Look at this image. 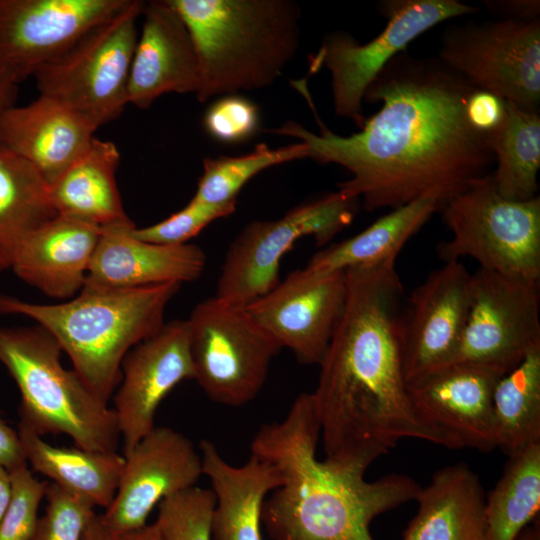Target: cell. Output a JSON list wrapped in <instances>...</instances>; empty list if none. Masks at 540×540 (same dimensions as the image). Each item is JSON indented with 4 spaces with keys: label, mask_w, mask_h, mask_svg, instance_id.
<instances>
[{
    "label": "cell",
    "mask_w": 540,
    "mask_h": 540,
    "mask_svg": "<svg viewBox=\"0 0 540 540\" xmlns=\"http://www.w3.org/2000/svg\"><path fill=\"white\" fill-rule=\"evenodd\" d=\"M470 276L460 261L444 262L411 292L400 317L408 384L450 363L466 323Z\"/></svg>",
    "instance_id": "cell-18"
},
{
    "label": "cell",
    "mask_w": 540,
    "mask_h": 540,
    "mask_svg": "<svg viewBox=\"0 0 540 540\" xmlns=\"http://www.w3.org/2000/svg\"><path fill=\"white\" fill-rule=\"evenodd\" d=\"M9 473L12 497L0 523V540H30L48 482L36 479L27 464Z\"/></svg>",
    "instance_id": "cell-37"
},
{
    "label": "cell",
    "mask_w": 540,
    "mask_h": 540,
    "mask_svg": "<svg viewBox=\"0 0 540 540\" xmlns=\"http://www.w3.org/2000/svg\"><path fill=\"white\" fill-rule=\"evenodd\" d=\"M45 497V514L38 518L30 540H81L95 507L53 482H48Z\"/></svg>",
    "instance_id": "cell-35"
},
{
    "label": "cell",
    "mask_w": 540,
    "mask_h": 540,
    "mask_svg": "<svg viewBox=\"0 0 540 540\" xmlns=\"http://www.w3.org/2000/svg\"><path fill=\"white\" fill-rule=\"evenodd\" d=\"M57 215L39 172L0 146V273L11 269L25 239Z\"/></svg>",
    "instance_id": "cell-29"
},
{
    "label": "cell",
    "mask_w": 540,
    "mask_h": 540,
    "mask_svg": "<svg viewBox=\"0 0 540 540\" xmlns=\"http://www.w3.org/2000/svg\"><path fill=\"white\" fill-rule=\"evenodd\" d=\"M119 538L120 540H163L155 522Z\"/></svg>",
    "instance_id": "cell-45"
},
{
    "label": "cell",
    "mask_w": 540,
    "mask_h": 540,
    "mask_svg": "<svg viewBox=\"0 0 540 540\" xmlns=\"http://www.w3.org/2000/svg\"><path fill=\"white\" fill-rule=\"evenodd\" d=\"M18 82L5 68L0 66V113L13 106L17 94Z\"/></svg>",
    "instance_id": "cell-43"
},
{
    "label": "cell",
    "mask_w": 540,
    "mask_h": 540,
    "mask_svg": "<svg viewBox=\"0 0 540 540\" xmlns=\"http://www.w3.org/2000/svg\"><path fill=\"white\" fill-rule=\"evenodd\" d=\"M144 5L127 0L40 68L33 76L39 95L64 104L97 129L119 117L128 104L127 84L138 39L136 21Z\"/></svg>",
    "instance_id": "cell-7"
},
{
    "label": "cell",
    "mask_w": 540,
    "mask_h": 540,
    "mask_svg": "<svg viewBox=\"0 0 540 540\" xmlns=\"http://www.w3.org/2000/svg\"><path fill=\"white\" fill-rule=\"evenodd\" d=\"M468 116L472 124L482 132L489 133L501 122L505 112V100L497 95L477 89L468 101Z\"/></svg>",
    "instance_id": "cell-39"
},
{
    "label": "cell",
    "mask_w": 540,
    "mask_h": 540,
    "mask_svg": "<svg viewBox=\"0 0 540 540\" xmlns=\"http://www.w3.org/2000/svg\"><path fill=\"white\" fill-rule=\"evenodd\" d=\"M476 90L437 57H415L404 50L366 90L364 101L382 105L359 132H332L311 104L319 133L292 121L274 133L299 139L307 158L349 171L351 177L338 183V191L362 200L367 211L427 197L442 207L493 172L488 133L468 116Z\"/></svg>",
    "instance_id": "cell-1"
},
{
    "label": "cell",
    "mask_w": 540,
    "mask_h": 540,
    "mask_svg": "<svg viewBox=\"0 0 540 540\" xmlns=\"http://www.w3.org/2000/svg\"><path fill=\"white\" fill-rule=\"evenodd\" d=\"M25 464L27 461L18 432L0 414V465L10 472Z\"/></svg>",
    "instance_id": "cell-41"
},
{
    "label": "cell",
    "mask_w": 540,
    "mask_h": 540,
    "mask_svg": "<svg viewBox=\"0 0 540 540\" xmlns=\"http://www.w3.org/2000/svg\"><path fill=\"white\" fill-rule=\"evenodd\" d=\"M187 379H194L187 320L165 323L125 355L112 396L123 456L155 427L160 403Z\"/></svg>",
    "instance_id": "cell-17"
},
{
    "label": "cell",
    "mask_w": 540,
    "mask_h": 540,
    "mask_svg": "<svg viewBox=\"0 0 540 540\" xmlns=\"http://www.w3.org/2000/svg\"><path fill=\"white\" fill-rule=\"evenodd\" d=\"M538 347L540 280L478 268L470 276L466 323L449 364H473L503 376Z\"/></svg>",
    "instance_id": "cell-13"
},
{
    "label": "cell",
    "mask_w": 540,
    "mask_h": 540,
    "mask_svg": "<svg viewBox=\"0 0 540 540\" xmlns=\"http://www.w3.org/2000/svg\"><path fill=\"white\" fill-rule=\"evenodd\" d=\"M180 287L171 282L123 290L82 288L58 304L0 294V313L28 317L49 332L87 387L109 404L125 355L162 328L166 307Z\"/></svg>",
    "instance_id": "cell-5"
},
{
    "label": "cell",
    "mask_w": 540,
    "mask_h": 540,
    "mask_svg": "<svg viewBox=\"0 0 540 540\" xmlns=\"http://www.w3.org/2000/svg\"><path fill=\"white\" fill-rule=\"evenodd\" d=\"M237 202L211 205L191 199L181 210L151 226L133 229L136 238L159 245H181L213 221L235 211Z\"/></svg>",
    "instance_id": "cell-36"
},
{
    "label": "cell",
    "mask_w": 540,
    "mask_h": 540,
    "mask_svg": "<svg viewBox=\"0 0 540 540\" xmlns=\"http://www.w3.org/2000/svg\"><path fill=\"white\" fill-rule=\"evenodd\" d=\"M307 158L302 142L279 148L258 144L250 153L240 156H217L203 159L200 176L193 200L223 205L237 202L244 185L263 170L289 161Z\"/></svg>",
    "instance_id": "cell-33"
},
{
    "label": "cell",
    "mask_w": 540,
    "mask_h": 540,
    "mask_svg": "<svg viewBox=\"0 0 540 540\" xmlns=\"http://www.w3.org/2000/svg\"><path fill=\"white\" fill-rule=\"evenodd\" d=\"M158 506L155 524L163 540H212V490L194 486L162 500Z\"/></svg>",
    "instance_id": "cell-34"
},
{
    "label": "cell",
    "mask_w": 540,
    "mask_h": 540,
    "mask_svg": "<svg viewBox=\"0 0 540 540\" xmlns=\"http://www.w3.org/2000/svg\"><path fill=\"white\" fill-rule=\"evenodd\" d=\"M484 3L490 13L501 19H540L539 0H488Z\"/></svg>",
    "instance_id": "cell-40"
},
{
    "label": "cell",
    "mask_w": 540,
    "mask_h": 540,
    "mask_svg": "<svg viewBox=\"0 0 540 540\" xmlns=\"http://www.w3.org/2000/svg\"><path fill=\"white\" fill-rule=\"evenodd\" d=\"M199 62L200 102L272 85L299 47L301 11L290 0H169Z\"/></svg>",
    "instance_id": "cell-4"
},
{
    "label": "cell",
    "mask_w": 540,
    "mask_h": 540,
    "mask_svg": "<svg viewBox=\"0 0 540 540\" xmlns=\"http://www.w3.org/2000/svg\"><path fill=\"white\" fill-rule=\"evenodd\" d=\"M81 540H120L105 524L102 514L91 516Z\"/></svg>",
    "instance_id": "cell-42"
},
{
    "label": "cell",
    "mask_w": 540,
    "mask_h": 540,
    "mask_svg": "<svg viewBox=\"0 0 540 540\" xmlns=\"http://www.w3.org/2000/svg\"><path fill=\"white\" fill-rule=\"evenodd\" d=\"M203 124L212 138L225 143H237L256 132L259 124L258 107L242 96L226 95L207 109Z\"/></svg>",
    "instance_id": "cell-38"
},
{
    "label": "cell",
    "mask_w": 540,
    "mask_h": 540,
    "mask_svg": "<svg viewBox=\"0 0 540 540\" xmlns=\"http://www.w3.org/2000/svg\"><path fill=\"white\" fill-rule=\"evenodd\" d=\"M487 143L495 158L491 176L499 194L515 201L538 196L540 113L505 101L504 116L488 133Z\"/></svg>",
    "instance_id": "cell-30"
},
{
    "label": "cell",
    "mask_w": 540,
    "mask_h": 540,
    "mask_svg": "<svg viewBox=\"0 0 540 540\" xmlns=\"http://www.w3.org/2000/svg\"><path fill=\"white\" fill-rule=\"evenodd\" d=\"M516 540H539V526H527Z\"/></svg>",
    "instance_id": "cell-46"
},
{
    "label": "cell",
    "mask_w": 540,
    "mask_h": 540,
    "mask_svg": "<svg viewBox=\"0 0 540 540\" xmlns=\"http://www.w3.org/2000/svg\"><path fill=\"white\" fill-rule=\"evenodd\" d=\"M117 146L93 138L88 148L50 186L58 215L103 227L129 219L116 181Z\"/></svg>",
    "instance_id": "cell-26"
},
{
    "label": "cell",
    "mask_w": 540,
    "mask_h": 540,
    "mask_svg": "<svg viewBox=\"0 0 540 540\" xmlns=\"http://www.w3.org/2000/svg\"><path fill=\"white\" fill-rule=\"evenodd\" d=\"M142 32L135 46L127 103L147 109L167 93H196L197 54L182 18L169 0L145 3Z\"/></svg>",
    "instance_id": "cell-21"
},
{
    "label": "cell",
    "mask_w": 540,
    "mask_h": 540,
    "mask_svg": "<svg viewBox=\"0 0 540 540\" xmlns=\"http://www.w3.org/2000/svg\"><path fill=\"white\" fill-rule=\"evenodd\" d=\"M395 262L345 271L344 311L310 393L325 459L364 474L405 438L458 449L412 404L400 327L404 288Z\"/></svg>",
    "instance_id": "cell-2"
},
{
    "label": "cell",
    "mask_w": 540,
    "mask_h": 540,
    "mask_svg": "<svg viewBox=\"0 0 540 540\" xmlns=\"http://www.w3.org/2000/svg\"><path fill=\"white\" fill-rule=\"evenodd\" d=\"M127 219L100 227V237L83 288L133 289L164 283L193 282L205 266L204 251L194 244L159 245L133 234Z\"/></svg>",
    "instance_id": "cell-20"
},
{
    "label": "cell",
    "mask_w": 540,
    "mask_h": 540,
    "mask_svg": "<svg viewBox=\"0 0 540 540\" xmlns=\"http://www.w3.org/2000/svg\"><path fill=\"white\" fill-rule=\"evenodd\" d=\"M100 227L57 215L29 235L11 270L48 297L69 300L83 288Z\"/></svg>",
    "instance_id": "cell-23"
},
{
    "label": "cell",
    "mask_w": 540,
    "mask_h": 540,
    "mask_svg": "<svg viewBox=\"0 0 540 540\" xmlns=\"http://www.w3.org/2000/svg\"><path fill=\"white\" fill-rule=\"evenodd\" d=\"M62 348L39 325L0 326V362L20 392L19 417L40 436L65 434L75 447L117 452L116 414L61 363Z\"/></svg>",
    "instance_id": "cell-6"
},
{
    "label": "cell",
    "mask_w": 540,
    "mask_h": 540,
    "mask_svg": "<svg viewBox=\"0 0 540 540\" xmlns=\"http://www.w3.org/2000/svg\"><path fill=\"white\" fill-rule=\"evenodd\" d=\"M502 376L473 364L452 363L408 384L412 404L430 427L458 449L496 448L492 398Z\"/></svg>",
    "instance_id": "cell-19"
},
{
    "label": "cell",
    "mask_w": 540,
    "mask_h": 540,
    "mask_svg": "<svg viewBox=\"0 0 540 540\" xmlns=\"http://www.w3.org/2000/svg\"><path fill=\"white\" fill-rule=\"evenodd\" d=\"M17 432L26 461L35 471L94 507H109L125 464L123 455L50 445L21 420Z\"/></svg>",
    "instance_id": "cell-27"
},
{
    "label": "cell",
    "mask_w": 540,
    "mask_h": 540,
    "mask_svg": "<svg viewBox=\"0 0 540 540\" xmlns=\"http://www.w3.org/2000/svg\"><path fill=\"white\" fill-rule=\"evenodd\" d=\"M379 8L387 23L376 37L362 44L346 32L335 31L326 36L310 62L311 72L325 66L331 74L336 115L360 128L366 120L365 92L389 61L437 24L479 11L458 0H386Z\"/></svg>",
    "instance_id": "cell-11"
},
{
    "label": "cell",
    "mask_w": 540,
    "mask_h": 540,
    "mask_svg": "<svg viewBox=\"0 0 540 540\" xmlns=\"http://www.w3.org/2000/svg\"><path fill=\"white\" fill-rule=\"evenodd\" d=\"M125 457L116 495L102 514L117 536L147 525L156 505L196 486L202 459L192 441L170 427H154Z\"/></svg>",
    "instance_id": "cell-16"
},
{
    "label": "cell",
    "mask_w": 540,
    "mask_h": 540,
    "mask_svg": "<svg viewBox=\"0 0 540 540\" xmlns=\"http://www.w3.org/2000/svg\"><path fill=\"white\" fill-rule=\"evenodd\" d=\"M492 410L496 448L508 457L540 444V347L498 380Z\"/></svg>",
    "instance_id": "cell-31"
},
{
    "label": "cell",
    "mask_w": 540,
    "mask_h": 540,
    "mask_svg": "<svg viewBox=\"0 0 540 540\" xmlns=\"http://www.w3.org/2000/svg\"><path fill=\"white\" fill-rule=\"evenodd\" d=\"M320 425L310 393L279 422L260 427L251 454L274 465L283 484L266 498L262 524L271 540H375L380 514L416 500L421 486L405 474L367 481L364 473L316 456Z\"/></svg>",
    "instance_id": "cell-3"
},
{
    "label": "cell",
    "mask_w": 540,
    "mask_h": 540,
    "mask_svg": "<svg viewBox=\"0 0 540 540\" xmlns=\"http://www.w3.org/2000/svg\"><path fill=\"white\" fill-rule=\"evenodd\" d=\"M437 58L475 88L539 112L540 19L451 25Z\"/></svg>",
    "instance_id": "cell-12"
},
{
    "label": "cell",
    "mask_w": 540,
    "mask_h": 540,
    "mask_svg": "<svg viewBox=\"0 0 540 540\" xmlns=\"http://www.w3.org/2000/svg\"><path fill=\"white\" fill-rule=\"evenodd\" d=\"M199 449L203 474L215 496L212 539L263 540V504L267 495L283 484L281 473L253 454L243 465H231L208 440H202Z\"/></svg>",
    "instance_id": "cell-24"
},
{
    "label": "cell",
    "mask_w": 540,
    "mask_h": 540,
    "mask_svg": "<svg viewBox=\"0 0 540 540\" xmlns=\"http://www.w3.org/2000/svg\"><path fill=\"white\" fill-rule=\"evenodd\" d=\"M12 497V485L9 471L0 465V523Z\"/></svg>",
    "instance_id": "cell-44"
},
{
    "label": "cell",
    "mask_w": 540,
    "mask_h": 540,
    "mask_svg": "<svg viewBox=\"0 0 540 540\" xmlns=\"http://www.w3.org/2000/svg\"><path fill=\"white\" fill-rule=\"evenodd\" d=\"M483 486L465 463L445 466L421 487L402 540H487Z\"/></svg>",
    "instance_id": "cell-25"
},
{
    "label": "cell",
    "mask_w": 540,
    "mask_h": 540,
    "mask_svg": "<svg viewBox=\"0 0 540 540\" xmlns=\"http://www.w3.org/2000/svg\"><path fill=\"white\" fill-rule=\"evenodd\" d=\"M358 202L337 190L279 219L249 223L229 246L215 296L243 307L262 297L280 282L281 260L299 239L324 246L352 222Z\"/></svg>",
    "instance_id": "cell-10"
},
{
    "label": "cell",
    "mask_w": 540,
    "mask_h": 540,
    "mask_svg": "<svg viewBox=\"0 0 540 540\" xmlns=\"http://www.w3.org/2000/svg\"><path fill=\"white\" fill-rule=\"evenodd\" d=\"M194 379L214 402L240 407L261 391L282 349L246 307L216 296L198 303L187 319Z\"/></svg>",
    "instance_id": "cell-9"
},
{
    "label": "cell",
    "mask_w": 540,
    "mask_h": 540,
    "mask_svg": "<svg viewBox=\"0 0 540 540\" xmlns=\"http://www.w3.org/2000/svg\"><path fill=\"white\" fill-rule=\"evenodd\" d=\"M126 1L0 0V66L33 77Z\"/></svg>",
    "instance_id": "cell-15"
},
{
    "label": "cell",
    "mask_w": 540,
    "mask_h": 540,
    "mask_svg": "<svg viewBox=\"0 0 540 540\" xmlns=\"http://www.w3.org/2000/svg\"><path fill=\"white\" fill-rule=\"evenodd\" d=\"M491 174L441 207L451 238L438 245L437 254L444 262L470 257L480 269L538 281L540 197L507 199Z\"/></svg>",
    "instance_id": "cell-8"
},
{
    "label": "cell",
    "mask_w": 540,
    "mask_h": 540,
    "mask_svg": "<svg viewBox=\"0 0 540 540\" xmlns=\"http://www.w3.org/2000/svg\"><path fill=\"white\" fill-rule=\"evenodd\" d=\"M97 128L46 96L0 113V146L32 165L50 186L88 148Z\"/></svg>",
    "instance_id": "cell-22"
},
{
    "label": "cell",
    "mask_w": 540,
    "mask_h": 540,
    "mask_svg": "<svg viewBox=\"0 0 540 540\" xmlns=\"http://www.w3.org/2000/svg\"><path fill=\"white\" fill-rule=\"evenodd\" d=\"M346 296L345 271L318 274L303 268L291 272L246 309L299 362L319 365L344 311Z\"/></svg>",
    "instance_id": "cell-14"
},
{
    "label": "cell",
    "mask_w": 540,
    "mask_h": 540,
    "mask_svg": "<svg viewBox=\"0 0 540 540\" xmlns=\"http://www.w3.org/2000/svg\"><path fill=\"white\" fill-rule=\"evenodd\" d=\"M540 444L509 457L485 499L487 540H516L539 513Z\"/></svg>",
    "instance_id": "cell-32"
},
{
    "label": "cell",
    "mask_w": 540,
    "mask_h": 540,
    "mask_svg": "<svg viewBox=\"0 0 540 540\" xmlns=\"http://www.w3.org/2000/svg\"><path fill=\"white\" fill-rule=\"evenodd\" d=\"M433 198H421L391 211L358 234L314 254L305 268L318 274L396 260L405 244L440 211Z\"/></svg>",
    "instance_id": "cell-28"
}]
</instances>
